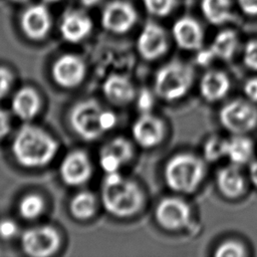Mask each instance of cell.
Instances as JSON below:
<instances>
[{
    "mask_svg": "<svg viewBox=\"0 0 257 257\" xmlns=\"http://www.w3.org/2000/svg\"><path fill=\"white\" fill-rule=\"evenodd\" d=\"M100 201L111 216L127 219L138 215L146 203L145 193L135 180L123 177L119 172L105 174L100 190Z\"/></svg>",
    "mask_w": 257,
    "mask_h": 257,
    "instance_id": "obj_1",
    "label": "cell"
},
{
    "mask_svg": "<svg viewBox=\"0 0 257 257\" xmlns=\"http://www.w3.org/2000/svg\"><path fill=\"white\" fill-rule=\"evenodd\" d=\"M12 154L19 165L36 169L48 165L58 151L57 141L42 127L24 124L15 134Z\"/></svg>",
    "mask_w": 257,
    "mask_h": 257,
    "instance_id": "obj_2",
    "label": "cell"
},
{
    "mask_svg": "<svg viewBox=\"0 0 257 257\" xmlns=\"http://www.w3.org/2000/svg\"><path fill=\"white\" fill-rule=\"evenodd\" d=\"M203 157L191 152H180L170 157L164 165L163 179L175 194L195 193L204 182L207 165Z\"/></svg>",
    "mask_w": 257,
    "mask_h": 257,
    "instance_id": "obj_3",
    "label": "cell"
},
{
    "mask_svg": "<svg viewBox=\"0 0 257 257\" xmlns=\"http://www.w3.org/2000/svg\"><path fill=\"white\" fill-rule=\"evenodd\" d=\"M194 81V67L188 62L174 59L157 69L153 90L158 98L167 102H174L189 93Z\"/></svg>",
    "mask_w": 257,
    "mask_h": 257,
    "instance_id": "obj_4",
    "label": "cell"
},
{
    "mask_svg": "<svg viewBox=\"0 0 257 257\" xmlns=\"http://www.w3.org/2000/svg\"><path fill=\"white\" fill-rule=\"evenodd\" d=\"M218 119L231 135H248L257 127V105L247 98H234L224 103Z\"/></svg>",
    "mask_w": 257,
    "mask_h": 257,
    "instance_id": "obj_5",
    "label": "cell"
},
{
    "mask_svg": "<svg viewBox=\"0 0 257 257\" xmlns=\"http://www.w3.org/2000/svg\"><path fill=\"white\" fill-rule=\"evenodd\" d=\"M103 107L95 99H84L72 106L69 122L74 133L84 141H95L105 134L100 124Z\"/></svg>",
    "mask_w": 257,
    "mask_h": 257,
    "instance_id": "obj_6",
    "label": "cell"
},
{
    "mask_svg": "<svg viewBox=\"0 0 257 257\" xmlns=\"http://www.w3.org/2000/svg\"><path fill=\"white\" fill-rule=\"evenodd\" d=\"M154 218L159 227L168 232L187 228L192 219V209L182 197L173 195L162 198L156 205Z\"/></svg>",
    "mask_w": 257,
    "mask_h": 257,
    "instance_id": "obj_7",
    "label": "cell"
},
{
    "mask_svg": "<svg viewBox=\"0 0 257 257\" xmlns=\"http://www.w3.org/2000/svg\"><path fill=\"white\" fill-rule=\"evenodd\" d=\"M133 142L142 149L150 150L163 143L167 134V126L163 118L150 112H141L131 127Z\"/></svg>",
    "mask_w": 257,
    "mask_h": 257,
    "instance_id": "obj_8",
    "label": "cell"
},
{
    "mask_svg": "<svg viewBox=\"0 0 257 257\" xmlns=\"http://www.w3.org/2000/svg\"><path fill=\"white\" fill-rule=\"evenodd\" d=\"M20 243L25 254L32 257H48L58 250L60 237L51 226H36L22 233Z\"/></svg>",
    "mask_w": 257,
    "mask_h": 257,
    "instance_id": "obj_9",
    "label": "cell"
},
{
    "mask_svg": "<svg viewBox=\"0 0 257 257\" xmlns=\"http://www.w3.org/2000/svg\"><path fill=\"white\" fill-rule=\"evenodd\" d=\"M137 50L147 61H155L163 57L169 50V37L166 30L157 23L148 22L138 36Z\"/></svg>",
    "mask_w": 257,
    "mask_h": 257,
    "instance_id": "obj_10",
    "label": "cell"
},
{
    "mask_svg": "<svg viewBox=\"0 0 257 257\" xmlns=\"http://www.w3.org/2000/svg\"><path fill=\"white\" fill-rule=\"evenodd\" d=\"M239 47V37L237 33L230 29L218 32L208 47H202L198 50L197 63L207 65L212 61L219 59L222 61L231 60Z\"/></svg>",
    "mask_w": 257,
    "mask_h": 257,
    "instance_id": "obj_11",
    "label": "cell"
},
{
    "mask_svg": "<svg viewBox=\"0 0 257 257\" xmlns=\"http://www.w3.org/2000/svg\"><path fill=\"white\" fill-rule=\"evenodd\" d=\"M92 174L89 157L83 151L76 150L68 153L60 163L59 175L67 186H80L86 183Z\"/></svg>",
    "mask_w": 257,
    "mask_h": 257,
    "instance_id": "obj_12",
    "label": "cell"
},
{
    "mask_svg": "<svg viewBox=\"0 0 257 257\" xmlns=\"http://www.w3.org/2000/svg\"><path fill=\"white\" fill-rule=\"evenodd\" d=\"M85 73V63L75 54L61 55L54 61L51 67L53 80L56 84L64 88H73L79 85L82 82Z\"/></svg>",
    "mask_w": 257,
    "mask_h": 257,
    "instance_id": "obj_13",
    "label": "cell"
},
{
    "mask_svg": "<svg viewBox=\"0 0 257 257\" xmlns=\"http://www.w3.org/2000/svg\"><path fill=\"white\" fill-rule=\"evenodd\" d=\"M138 20L136 9L127 2L113 1L106 5L101 14V24L104 29L115 34L131 30Z\"/></svg>",
    "mask_w": 257,
    "mask_h": 257,
    "instance_id": "obj_14",
    "label": "cell"
},
{
    "mask_svg": "<svg viewBox=\"0 0 257 257\" xmlns=\"http://www.w3.org/2000/svg\"><path fill=\"white\" fill-rule=\"evenodd\" d=\"M242 167L230 164L220 168L215 176L218 192L227 200L241 198L247 190V178L242 172Z\"/></svg>",
    "mask_w": 257,
    "mask_h": 257,
    "instance_id": "obj_15",
    "label": "cell"
},
{
    "mask_svg": "<svg viewBox=\"0 0 257 257\" xmlns=\"http://www.w3.org/2000/svg\"><path fill=\"white\" fill-rule=\"evenodd\" d=\"M172 37L176 45L183 50L198 51L203 47V28L192 17L179 18L172 27Z\"/></svg>",
    "mask_w": 257,
    "mask_h": 257,
    "instance_id": "obj_16",
    "label": "cell"
},
{
    "mask_svg": "<svg viewBox=\"0 0 257 257\" xmlns=\"http://www.w3.org/2000/svg\"><path fill=\"white\" fill-rule=\"evenodd\" d=\"M199 92L201 97L210 103L224 99L231 90L229 75L217 68L208 69L199 80Z\"/></svg>",
    "mask_w": 257,
    "mask_h": 257,
    "instance_id": "obj_17",
    "label": "cell"
},
{
    "mask_svg": "<svg viewBox=\"0 0 257 257\" xmlns=\"http://www.w3.org/2000/svg\"><path fill=\"white\" fill-rule=\"evenodd\" d=\"M102 92L104 97L113 105L124 106L135 101L138 91L127 76L112 73L103 81Z\"/></svg>",
    "mask_w": 257,
    "mask_h": 257,
    "instance_id": "obj_18",
    "label": "cell"
},
{
    "mask_svg": "<svg viewBox=\"0 0 257 257\" xmlns=\"http://www.w3.org/2000/svg\"><path fill=\"white\" fill-rule=\"evenodd\" d=\"M51 17L47 8L41 4L29 6L21 16V28L32 40H41L49 32Z\"/></svg>",
    "mask_w": 257,
    "mask_h": 257,
    "instance_id": "obj_19",
    "label": "cell"
},
{
    "mask_svg": "<svg viewBox=\"0 0 257 257\" xmlns=\"http://www.w3.org/2000/svg\"><path fill=\"white\" fill-rule=\"evenodd\" d=\"M92 28L90 18L81 11L66 12L60 22V33L64 40L77 43L88 36Z\"/></svg>",
    "mask_w": 257,
    "mask_h": 257,
    "instance_id": "obj_20",
    "label": "cell"
},
{
    "mask_svg": "<svg viewBox=\"0 0 257 257\" xmlns=\"http://www.w3.org/2000/svg\"><path fill=\"white\" fill-rule=\"evenodd\" d=\"M41 107V99L37 91L29 86L18 89L11 100L13 113L22 120L28 121L34 118Z\"/></svg>",
    "mask_w": 257,
    "mask_h": 257,
    "instance_id": "obj_21",
    "label": "cell"
},
{
    "mask_svg": "<svg viewBox=\"0 0 257 257\" xmlns=\"http://www.w3.org/2000/svg\"><path fill=\"white\" fill-rule=\"evenodd\" d=\"M255 153L254 142L248 135H231L226 140V155L230 164L242 167L249 165Z\"/></svg>",
    "mask_w": 257,
    "mask_h": 257,
    "instance_id": "obj_22",
    "label": "cell"
},
{
    "mask_svg": "<svg viewBox=\"0 0 257 257\" xmlns=\"http://www.w3.org/2000/svg\"><path fill=\"white\" fill-rule=\"evenodd\" d=\"M99 153L112 157L121 167L132 162L135 156L134 143L122 136H117L106 142L99 150Z\"/></svg>",
    "mask_w": 257,
    "mask_h": 257,
    "instance_id": "obj_23",
    "label": "cell"
},
{
    "mask_svg": "<svg viewBox=\"0 0 257 257\" xmlns=\"http://www.w3.org/2000/svg\"><path fill=\"white\" fill-rule=\"evenodd\" d=\"M97 210V200L89 191H81L74 195L69 202V212L76 220H88Z\"/></svg>",
    "mask_w": 257,
    "mask_h": 257,
    "instance_id": "obj_24",
    "label": "cell"
},
{
    "mask_svg": "<svg viewBox=\"0 0 257 257\" xmlns=\"http://www.w3.org/2000/svg\"><path fill=\"white\" fill-rule=\"evenodd\" d=\"M201 10L204 17L213 25H222L232 19L230 0H202Z\"/></svg>",
    "mask_w": 257,
    "mask_h": 257,
    "instance_id": "obj_25",
    "label": "cell"
},
{
    "mask_svg": "<svg viewBox=\"0 0 257 257\" xmlns=\"http://www.w3.org/2000/svg\"><path fill=\"white\" fill-rule=\"evenodd\" d=\"M44 200L38 194L30 193L25 195L18 204V212L25 220H34L44 211Z\"/></svg>",
    "mask_w": 257,
    "mask_h": 257,
    "instance_id": "obj_26",
    "label": "cell"
},
{
    "mask_svg": "<svg viewBox=\"0 0 257 257\" xmlns=\"http://www.w3.org/2000/svg\"><path fill=\"white\" fill-rule=\"evenodd\" d=\"M226 140L220 136H211L203 145V158L206 162L215 163L225 158Z\"/></svg>",
    "mask_w": 257,
    "mask_h": 257,
    "instance_id": "obj_27",
    "label": "cell"
},
{
    "mask_svg": "<svg viewBox=\"0 0 257 257\" xmlns=\"http://www.w3.org/2000/svg\"><path fill=\"white\" fill-rule=\"evenodd\" d=\"M248 251L244 243L237 239H226L219 243L214 249L215 257H245Z\"/></svg>",
    "mask_w": 257,
    "mask_h": 257,
    "instance_id": "obj_28",
    "label": "cell"
},
{
    "mask_svg": "<svg viewBox=\"0 0 257 257\" xmlns=\"http://www.w3.org/2000/svg\"><path fill=\"white\" fill-rule=\"evenodd\" d=\"M143 2L149 13L164 17L173 11L177 0H143Z\"/></svg>",
    "mask_w": 257,
    "mask_h": 257,
    "instance_id": "obj_29",
    "label": "cell"
},
{
    "mask_svg": "<svg viewBox=\"0 0 257 257\" xmlns=\"http://www.w3.org/2000/svg\"><path fill=\"white\" fill-rule=\"evenodd\" d=\"M242 61L246 68L257 72V39H250L245 43Z\"/></svg>",
    "mask_w": 257,
    "mask_h": 257,
    "instance_id": "obj_30",
    "label": "cell"
},
{
    "mask_svg": "<svg viewBox=\"0 0 257 257\" xmlns=\"http://www.w3.org/2000/svg\"><path fill=\"white\" fill-rule=\"evenodd\" d=\"M157 95L155 94L154 90H150L148 88H142L140 91L137 92L136 101H137V108L139 112H150L153 110L155 100Z\"/></svg>",
    "mask_w": 257,
    "mask_h": 257,
    "instance_id": "obj_31",
    "label": "cell"
},
{
    "mask_svg": "<svg viewBox=\"0 0 257 257\" xmlns=\"http://www.w3.org/2000/svg\"><path fill=\"white\" fill-rule=\"evenodd\" d=\"M18 233L16 223L11 219L0 220V238L3 240L12 239Z\"/></svg>",
    "mask_w": 257,
    "mask_h": 257,
    "instance_id": "obj_32",
    "label": "cell"
},
{
    "mask_svg": "<svg viewBox=\"0 0 257 257\" xmlns=\"http://www.w3.org/2000/svg\"><path fill=\"white\" fill-rule=\"evenodd\" d=\"M245 98L257 103V75L247 78L242 86Z\"/></svg>",
    "mask_w": 257,
    "mask_h": 257,
    "instance_id": "obj_33",
    "label": "cell"
},
{
    "mask_svg": "<svg viewBox=\"0 0 257 257\" xmlns=\"http://www.w3.org/2000/svg\"><path fill=\"white\" fill-rule=\"evenodd\" d=\"M13 81L12 73L6 67L0 66V99L5 97L9 92Z\"/></svg>",
    "mask_w": 257,
    "mask_h": 257,
    "instance_id": "obj_34",
    "label": "cell"
},
{
    "mask_svg": "<svg viewBox=\"0 0 257 257\" xmlns=\"http://www.w3.org/2000/svg\"><path fill=\"white\" fill-rule=\"evenodd\" d=\"M116 122H117V118H116L115 113L109 109L103 108V110L101 112V116H100V124H101L103 132L107 133V132L111 131L115 126Z\"/></svg>",
    "mask_w": 257,
    "mask_h": 257,
    "instance_id": "obj_35",
    "label": "cell"
},
{
    "mask_svg": "<svg viewBox=\"0 0 257 257\" xmlns=\"http://www.w3.org/2000/svg\"><path fill=\"white\" fill-rule=\"evenodd\" d=\"M11 120L7 111L0 109V141L3 140L10 132Z\"/></svg>",
    "mask_w": 257,
    "mask_h": 257,
    "instance_id": "obj_36",
    "label": "cell"
},
{
    "mask_svg": "<svg viewBox=\"0 0 257 257\" xmlns=\"http://www.w3.org/2000/svg\"><path fill=\"white\" fill-rule=\"evenodd\" d=\"M237 3L245 14L257 16V0H237Z\"/></svg>",
    "mask_w": 257,
    "mask_h": 257,
    "instance_id": "obj_37",
    "label": "cell"
},
{
    "mask_svg": "<svg viewBox=\"0 0 257 257\" xmlns=\"http://www.w3.org/2000/svg\"><path fill=\"white\" fill-rule=\"evenodd\" d=\"M248 178L251 184L257 189V160H252L249 164Z\"/></svg>",
    "mask_w": 257,
    "mask_h": 257,
    "instance_id": "obj_38",
    "label": "cell"
},
{
    "mask_svg": "<svg viewBox=\"0 0 257 257\" xmlns=\"http://www.w3.org/2000/svg\"><path fill=\"white\" fill-rule=\"evenodd\" d=\"M101 0H80V2L85 5V6H88V7H92L96 4H98Z\"/></svg>",
    "mask_w": 257,
    "mask_h": 257,
    "instance_id": "obj_39",
    "label": "cell"
},
{
    "mask_svg": "<svg viewBox=\"0 0 257 257\" xmlns=\"http://www.w3.org/2000/svg\"><path fill=\"white\" fill-rule=\"evenodd\" d=\"M12 1H14V2H19V3H22V2H25V1H27V0H12Z\"/></svg>",
    "mask_w": 257,
    "mask_h": 257,
    "instance_id": "obj_40",
    "label": "cell"
},
{
    "mask_svg": "<svg viewBox=\"0 0 257 257\" xmlns=\"http://www.w3.org/2000/svg\"><path fill=\"white\" fill-rule=\"evenodd\" d=\"M44 1H46V2H49V3H51V2H56V1H58V0H44Z\"/></svg>",
    "mask_w": 257,
    "mask_h": 257,
    "instance_id": "obj_41",
    "label": "cell"
}]
</instances>
